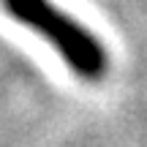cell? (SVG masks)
I'll use <instances>...</instances> for the list:
<instances>
[{
	"instance_id": "6da1fadb",
	"label": "cell",
	"mask_w": 147,
	"mask_h": 147,
	"mask_svg": "<svg viewBox=\"0 0 147 147\" xmlns=\"http://www.w3.org/2000/svg\"><path fill=\"white\" fill-rule=\"evenodd\" d=\"M3 5L16 22L27 25L52 44L76 76L98 82L109 71V55L104 44L52 0H3Z\"/></svg>"
}]
</instances>
